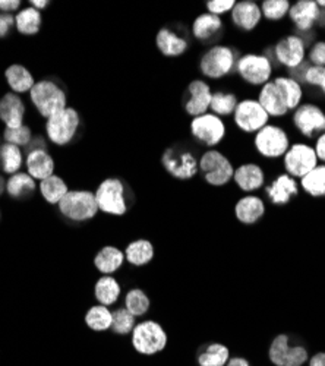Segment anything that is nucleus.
I'll use <instances>...</instances> for the list:
<instances>
[{
  "label": "nucleus",
  "instance_id": "f257e3e1",
  "mask_svg": "<svg viewBox=\"0 0 325 366\" xmlns=\"http://www.w3.org/2000/svg\"><path fill=\"white\" fill-rule=\"evenodd\" d=\"M234 71L246 85L259 89L273 79L274 64L264 53H245L238 57Z\"/></svg>",
  "mask_w": 325,
  "mask_h": 366
},
{
  "label": "nucleus",
  "instance_id": "f03ea898",
  "mask_svg": "<svg viewBox=\"0 0 325 366\" xmlns=\"http://www.w3.org/2000/svg\"><path fill=\"white\" fill-rule=\"evenodd\" d=\"M290 137L287 131L274 124L265 125L259 129L252 139V145L256 154L265 160H280L284 157L290 147Z\"/></svg>",
  "mask_w": 325,
  "mask_h": 366
},
{
  "label": "nucleus",
  "instance_id": "7ed1b4c3",
  "mask_svg": "<svg viewBox=\"0 0 325 366\" xmlns=\"http://www.w3.org/2000/svg\"><path fill=\"white\" fill-rule=\"evenodd\" d=\"M236 62H238V53L233 47L216 44L202 54L199 71L205 78L221 79L234 71Z\"/></svg>",
  "mask_w": 325,
  "mask_h": 366
},
{
  "label": "nucleus",
  "instance_id": "20e7f679",
  "mask_svg": "<svg viewBox=\"0 0 325 366\" xmlns=\"http://www.w3.org/2000/svg\"><path fill=\"white\" fill-rule=\"evenodd\" d=\"M204 180L211 187H224L233 180L234 166L230 159L219 149L205 151L198 160Z\"/></svg>",
  "mask_w": 325,
  "mask_h": 366
},
{
  "label": "nucleus",
  "instance_id": "39448f33",
  "mask_svg": "<svg viewBox=\"0 0 325 366\" xmlns=\"http://www.w3.org/2000/svg\"><path fill=\"white\" fill-rule=\"evenodd\" d=\"M33 104L43 117H51L66 109V94L51 81L36 82L29 91Z\"/></svg>",
  "mask_w": 325,
  "mask_h": 366
},
{
  "label": "nucleus",
  "instance_id": "423d86ee",
  "mask_svg": "<svg viewBox=\"0 0 325 366\" xmlns=\"http://www.w3.org/2000/svg\"><path fill=\"white\" fill-rule=\"evenodd\" d=\"M281 162L284 173H287L296 180L302 179L305 174H308L312 169H315L319 164L314 145L304 141L290 144Z\"/></svg>",
  "mask_w": 325,
  "mask_h": 366
},
{
  "label": "nucleus",
  "instance_id": "0eeeda50",
  "mask_svg": "<svg viewBox=\"0 0 325 366\" xmlns=\"http://www.w3.org/2000/svg\"><path fill=\"white\" fill-rule=\"evenodd\" d=\"M274 60L277 65L283 66L284 69L293 71L299 68L306 62V41L299 34H287L277 40L271 50Z\"/></svg>",
  "mask_w": 325,
  "mask_h": 366
},
{
  "label": "nucleus",
  "instance_id": "6e6552de",
  "mask_svg": "<svg viewBox=\"0 0 325 366\" xmlns=\"http://www.w3.org/2000/svg\"><path fill=\"white\" fill-rule=\"evenodd\" d=\"M132 345L139 355L153 356L167 345V334L156 321H142L132 331Z\"/></svg>",
  "mask_w": 325,
  "mask_h": 366
},
{
  "label": "nucleus",
  "instance_id": "1a4fd4ad",
  "mask_svg": "<svg viewBox=\"0 0 325 366\" xmlns=\"http://www.w3.org/2000/svg\"><path fill=\"white\" fill-rule=\"evenodd\" d=\"M59 209L72 222L91 220L99 211L96 194L90 191H69L59 202Z\"/></svg>",
  "mask_w": 325,
  "mask_h": 366
},
{
  "label": "nucleus",
  "instance_id": "9d476101",
  "mask_svg": "<svg viewBox=\"0 0 325 366\" xmlns=\"http://www.w3.org/2000/svg\"><path fill=\"white\" fill-rule=\"evenodd\" d=\"M293 127L302 138L315 139L325 132V110L311 102H304L291 114Z\"/></svg>",
  "mask_w": 325,
  "mask_h": 366
},
{
  "label": "nucleus",
  "instance_id": "9b49d317",
  "mask_svg": "<svg viewBox=\"0 0 325 366\" xmlns=\"http://www.w3.org/2000/svg\"><path fill=\"white\" fill-rule=\"evenodd\" d=\"M236 128L246 135H255L259 129L270 124V116L265 113L256 99H244L236 106L233 113Z\"/></svg>",
  "mask_w": 325,
  "mask_h": 366
},
{
  "label": "nucleus",
  "instance_id": "f8f14e48",
  "mask_svg": "<svg viewBox=\"0 0 325 366\" xmlns=\"http://www.w3.org/2000/svg\"><path fill=\"white\" fill-rule=\"evenodd\" d=\"M191 132L198 142L211 149L223 142L227 134V128L221 117L209 112L192 119Z\"/></svg>",
  "mask_w": 325,
  "mask_h": 366
},
{
  "label": "nucleus",
  "instance_id": "ddd939ff",
  "mask_svg": "<svg viewBox=\"0 0 325 366\" xmlns=\"http://www.w3.org/2000/svg\"><path fill=\"white\" fill-rule=\"evenodd\" d=\"M161 164L164 170L179 180H189L199 172L196 157L189 149L179 147H169L161 156Z\"/></svg>",
  "mask_w": 325,
  "mask_h": 366
},
{
  "label": "nucleus",
  "instance_id": "4468645a",
  "mask_svg": "<svg viewBox=\"0 0 325 366\" xmlns=\"http://www.w3.org/2000/svg\"><path fill=\"white\" fill-rule=\"evenodd\" d=\"M96 199L99 209L111 216H124L128 211L125 199V187L122 180L109 177L100 183L96 191Z\"/></svg>",
  "mask_w": 325,
  "mask_h": 366
},
{
  "label": "nucleus",
  "instance_id": "2eb2a0df",
  "mask_svg": "<svg viewBox=\"0 0 325 366\" xmlns=\"http://www.w3.org/2000/svg\"><path fill=\"white\" fill-rule=\"evenodd\" d=\"M79 127V114L75 109L66 107L51 116L46 122V132L49 139L56 145L69 144Z\"/></svg>",
  "mask_w": 325,
  "mask_h": 366
},
{
  "label": "nucleus",
  "instance_id": "dca6fc26",
  "mask_svg": "<svg viewBox=\"0 0 325 366\" xmlns=\"http://www.w3.org/2000/svg\"><path fill=\"white\" fill-rule=\"evenodd\" d=\"M269 356L276 366H302L308 360V350L304 346H290L289 335L279 334L271 342Z\"/></svg>",
  "mask_w": 325,
  "mask_h": 366
},
{
  "label": "nucleus",
  "instance_id": "f3484780",
  "mask_svg": "<svg viewBox=\"0 0 325 366\" xmlns=\"http://www.w3.org/2000/svg\"><path fill=\"white\" fill-rule=\"evenodd\" d=\"M321 14L316 0H298L291 4L287 18L299 33H311L319 25Z\"/></svg>",
  "mask_w": 325,
  "mask_h": 366
},
{
  "label": "nucleus",
  "instance_id": "a211bd4d",
  "mask_svg": "<svg viewBox=\"0 0 325 366\" xmlns=\"http://www.w3.org/2000/svg\"><path fill=\"white\" fill-rule=\"evenodd\" d=\"M229 16L231 24L242 33L255 31L262 21L261 6L255 0H241V2H236Z\"/></svg>",
  "mask_w": 325,
  "mask_h": 366
},
{
  "label": "nucleus",
  "instance_id": "6ab92c4d",
  "mask_svg": "<svg viewBox=\"0 0 325 366\" xmlns=\"http://www.w3.org/2000/svg\"><path fill=\"white\" fill-rule=\"evenodd\" d=\"M233 182L236 183V187L248 195V194H254L265 187L267 174H265L262 166H259L258 163L246 162L234 169Z\"/></svg>",
  "mask_w": 325,
  "mask_h": 366
},
{
  "label": "nucleus",
  "instance_id": "aec40b11",
  "mask_svg": "<svg viewBox=\"0 0 325 366\" xmlns=\"http://www.w3.org/2000/svg\"><path fill=\"white\" fill-rule=\"evenodd\" d=\"M299 182L287 173L277 174L270 185H267L264 189L265 197L274 205H287L291 198L299 195Z\"/></svg>",
  "mask_w": 325,
  "mask_h": 366
},
{
  "label": "nucleus",
  "instance_id": "412c9836",
  "mask_svg": "<svg viewBox=\"0 0 325 366\" xmlns=\"http://www.w3.org/2000/svg\"><path fill=\"white\" fill-rule=\"evenodd\" d=\"M213 99V89L204 79H195L188 85V100L185 102V110L189 116L196 117L210 112Z\"/></svg>",
  "mask_w": 325,
  "mask_h": 366
},
{
  "label": "nucleus",
  "instance_id": "4be33fe9",
  "mask_svg": "<svg viewBox=\"0 0 325 366\" xmlns=\"http://www.w3.org/2000/svg\"><path fill=\"white\" fill-rule=\"evenodd\" d=\"M255 99L265 110V113L270 116V119H280L290 113L280 88L273 79L258 89V96Z\"/></svg>",
  "mask_w": 325,
  "mask_h": 366
},
{
  "label": "nucleus",
  "instance_id": "5701e85b",
  "mask_svg": "<svg viewBox=\"0 0 325 366\" xmlns=\"http://www.w3.org/2000/svg\"><path fill=\"white\" fill-rule=\"evenodd\" d=\"M265 202L255 194L244 195L234 205V216L242 224H256L265 214Z\"/></svg>",
  "mask_w": 325,
  "mask_h": 366
},
{
  "label": "nucleus",
  "instance_id": "b1692460",
  "mask_svg": "<svg viewBox=\"0 0 325 366\" xmlns=\"http://www.w3.org/2000/svg\"><path fill=\"white\" fill-rule=\"evenodd\" d=\"M25 106L24 102L16 94H6L0 100V119L5 122L6 128L15 129L24 127Z\"/></svg>",
  "mask_w": 325,
  "mask_h": 366
},
{
  "label": "nucleus",
  "instance_id": "393cba45",
  "mask_svg": "<svg viewBox=\"0 0 325 366\" xmlns=\"http://www.w3.org/2000/svg\"><path fill=\"white\" fill-rule=\"evenodd\" d=\"M156 44L160 53L166 57L182 56L189 47V43L185 37L171 31L169 28H161L157 33Z\"/></svg>",
  "mask_w": 325,
  "mask_h": 366
},
{
  "label": "nucleus",
  "instance_id": "a878e982",
  "mask_svg": "<svg viewBox=\"0 0 325 366\" xmlns=\"http://www.w3.org/2000/svg\"><path fill=\"white\" fill-rule=\"evenodd\" d=\"M26 169L34 180H44L53 176L54 162L46 149H33L26 156Z\"/></svg>",
  "mask_w": 325,
  "mask_h": 366
},
{
  "label": "nucleus",
  "instance_id": "bb28decb",
  "mask_svg": "<svg viewBox=\"0 0 325 366\" xmlns=\"http://www.w3.org/2000/svg\"><path fill=\"white\" fill-rule=\"evenodd\" d=\"M223 19L209 12L201 14L192 24V34L199 41H211L223 31Z\"/></svg>",
  "mask_w": 325,
  "mask_h": 366
},
{
  "label": "nucleus",
  "instance_id": "cd10ccee",
  "mask_svg": "<svg viewBox=\"0 0 325 366\" xmlns=\"http://www.w3.org/2000/svg\"><path fill=\"white\" fill-rule=\"evenodd\" d=\"M273 81L280 88L289 112H294L304 103L305 93H304V85L301 82L293 79L289 75H277L276 78H273Z\"/></svg>",
  "mask_w": 325,
  "mask_h": 366
},
{
  "label": "nucleus",
  "instance_id": "c85d7f7f",
  "mask_svg": "<svg viewBox=\"0 0 325 366\" xmlns=\"http://www.w3.org/2000/svg\"><path fill=\"white\" fill-rule=\"evenodd\" d=\"M153 258H154V247L153 243L146 239L134 240L125 249V259L135 267L146 265L153 261Z\"/></svg>",
  "mask_w": 325,
  "mask_h": 366
},
{
  "label": "nucleus",
  "instance_id": "c756f323",
  "mask_svg": "<svg viewBox=\"0 0 325 366\" xmlns=\"http://www.w3.org/2000/svg\"><path fill=\"white\" fill-rule=\"evenodd\" d=\"M301 189L312 198L325 197V164H318L308 174L298 180Z\"/></svg>",
  "mask_w": 325,
  "mask_h": 366
},
{
  "label": "nucleus",
  "instance_id": "7c9ffc66",
  "mask_svg": "<svg viewBox=\"0 0 325 366\" xmlns=\"http://www.w3.org/2000/svg\"><path fill=\"white\" fill-rule=\"evenodd\" d=\"M125 262V252L114 247H104L94 258L97 269L103 274H113Z\"/></svg>",
  "mask_w": 325,
  "mask_h": 366
},
{
  "label": "nucleus",
  "instance_id": "2f4dec72",
  "mask_svg": "<svg viewBox=\"0 0 325 366\" xmlns=\"http://www.w3.org/2000/svg\"><path fill=\"white\" fill-rule=\"evenodd\" d=\"M96 299L100 302V305L104 307H110V305L116 303L121 296V285L111 276H103L97 283L94 289Z\"/></svg>",
  "mask_w": 325,
  "mask_h": 366
},
{
  "label": "nucleus",
  "instance_id": "473e14b6",
  "mask_svg": "<svg viewBox=\"0 0 325 366\" xmlns=\"http://www.w3.org/2000/svg\"><path fill=\"white\" fill-rule=\"evenodd\" d=\"M6 81L15 93H26L34 86V76L22 65H12L6 69Z\"/></svg>",
  "mask_w": 325,
  "mask_h": 366
},
{
  "label": "nucleus",
  "instance_id": "72a5a7b5",
  "mask_svg": "<svg viewBox=\"0 0 325 366\" xmlns=\"http://www.w3.org/2000/svg\"><path fill=\"white\" fill-rule=\"evenodd\" d=\"M40 192L49 204H59L62 201V198L69 192V189L62 177L53 174V176L41 180Z\"/></svg>",
  "mask_w": 325,
  "mask_h": 366
},
{
  "label": "nucleus",
  "instance_id": "f704fd0d",
  "mask_svg": "<svg viewBox=\"0 0 325 366\" xmlns=\"http://www.w3.org/2000/svg\"><path fill=\"white\" fill-rule=\"evenodd\" d=\"M6 191L12 198H24L36 191V180L28 173H15L6 182Z\"/></svg>",
  "mask_w": 325,
  "mask_h": 366
},
{
  "label": "nucleus",
  "instance_id": "c9c22d12",
  "mask_svg": "<svg viewBox=\"0 0 325 366\" xmlns=\"http://www.w3.org/2000/svg\"><path fill=\"white\" fill-rule=\"evenodd\" d=\"M15 25L18 31L25 36H34L40 31L41 25V15L37 9L25 8L15 16Z\"/></svg>",
  "mask_w": 325,
  "mask_h": 366
},
{
  "label": "nucleus",
  "instance_id": "e433bc0d",
  "mask_svg": "<svg viewBox=\"0 0 325 366\" xmlns=\"http://www.w3.org/2000/svg\"><path fill=\"white\" fill-rule=\"evenodd\" d=\"M238 103H239L238 96H236L234 93H227V91H216V93H213L210 110H211V113H214L219 117L233 116Z\"/></svg>",
  "mask_w": 325,
  "mask_h": 366
},
{
  "label": "nucleus",
  "instance_id": "4c0bfd02",
  "mask_svg": "<svg viewBox=\"0 0 325 366\" xmlns=\"http://www.w3.org/2000/svg\"><path fill=\"white\" fill-rule=\"evenodd\" d=\"M229 357L230 352L224 345L213 343L199 353L198 363L199 366H224L229 362Z\"/></svg>",
  "mask_w": 325,
  "mask_h": 366
},
{
  "label": "nucleus",
  "instance_id": "58836bf2",
  "mask_svg": "<svg viewBox=\"0 0 325 366\" xmlns=\"http://www.w3.org/2000/svg\"><path fill=\"white\" fill-rule=\"evenodd\" d=\"M85 322L93 331H106L111 328L113 312L104 305H97L86 312Z\"/></svg>",
  "mask_w": 325,
  "mask_h": 366
},
{
  "label": "nucleus",
  "instance_id": "ea45409f",
  "mask_svg": "<svg viewBox=\"0 0 325 366\" xmlns=\"http://www.w3.org/2000/svg\"><path fill=\"white\" fill-rule=\"evenodd\" d=\"M22 166L21 148L12 144H4L0 147V167L5 173L15 174Z\"/></svg>",
  "mask_w": 325,
  "mask_h": 366
},
{
  "label": "nucleus",
  "instance_id": "a19ab883",
  "mask_svg": "<svg viewBox=\"0 0 325 366\" xmlns=\"http://www.w3.org/2000/svg\"><path fill=\"white\" fill-rule=\"evenodd\" d=\"M262 19L270 22H280L287 18L291 2L289 0H264L259 4Z\"/></svg>",
  "mask_w": 325,
  "mask_h": 366
},
{
  "label": "nucleus",
  "instance_id": "79ce46f5",
  "mask_svg": "<svg viewBox=\"0 0 325 366\" xmlns=\"http://www.w3.org/2000/svg\"><path fill=\"white\" fill-rule=\"evenodd\" d=\"M151 307L150 297L141 289H132L125 296V308L136 318L149 312Z\"/></svg>",
  "mask_w": 325,
  "mask_h": 366
},
{
  "label": "nucleus",
  "instance_id": "37998d69",
  "mask_svg": "<svg viewBox=\"0 0 325 366\" xmlns=\"http://www.w3.org/2000/svg\"><path fill=\"white\" fill-rule=\"evenodd\" d=\"M135 325H136L135 317L126 308H119L113 312V322H111L113 332L126 335L134 331Z\"/></svg>",
  "mask_w": 325,
  "mask_h": 366
},
{
  "label": "nucleus",
  "instance_id": "c03bdc74",
  "mask_svg": "<svg viewBox=\"0 0 325 366\" xmlns=\"http://www.w3.org/2000/svg\"><path fill=\"white\" fill-rule=\"evenodd\" d=\"M302 85H308L311 88L318 89L319 93L325 97V68L308 65L304 75Z\"/></svg>",
  "mask_w": 325,
  "mask_h": 366
},
{
  "label": "nucleus",
  "instance_id": "a18cd8bd",
  "mask_svg": "<svg viewBox=\"0 0 325 366\" xmlns=\"http://www.w3.org/2000/svg\"><path fill=\"white\" fill-rule=\"evenodd\" d=\"M4 137H5L6 144H12V145H16V147H26L29 142L33 141L31 129H29L25 125L21 127V128H15V129L6 128Z\"/></svg>",
  "mask_w": 325,
  "mask_h": 366
},
{
  "label": "nucleus",
  "instance_id": "49530a36",
  "mask_svg": "<svg viewBox=\"0 0 325 366\" xmlns=\"http://www.w3.org/2000/svg\"><path fill=\"white\" fill-rule=\"evenodd\" d=\"M308 64L312 66L325 68V40L314 41L306 53Z\"/></svg>",
  "mask_w": 325,
  "mask_h": 366
},
{
  "label": "nucleus",
  "instance_id": "de8ad7c7",
  "mask_svg": "<svg viewBox=\"0 0 325 366\" xmlns=\"http://www.w3.org/2000/svg\"><path fill=\"white\" fill-rule=\"evenodd\" d=\"M234 5H236V0H210V2L205 4V8L209 14L221 18L223 15L230 14Z\"/></svg>",
  "mask_w": 325,
  "mask_h": 366
},
{
  "label": "nucleus",
  "instance_id": "09e8293b",
  "mask_svg": "<svg viewBox=\"0 0 325 366\" xmlns=\"http://www.w3.org/2000/svg\"><path fill=\"white\" fill-rule=\"evenodd\" d=\"M14 25L15 18L11 14H0V39H5Z\"/></svg>",
  "mask_w": 325,
  "mask_h": 366
},
{
  "label": "nucleus",
  "instance_id": "8fccbe9b",
  "mask_svg": "<svg viewBox=\"0 0 325 366\" xmlns=\"http://www.w3.org/2000/svg\"><path fill=\"white\" fill-rule=\"evenodd\" d=\"M315 152H316V157L318 162L321 164H325V132H322L321 135H318L315 138V144H314Z\"/></svg>",
  "mask_w": 325,
  "mask_h": 366
},
{
  "label": "nucleus",
  "instance_id": "3c124183",
  "mask_svg": "<svg viewBox=\"0 0 325 366\" xmlns=\"http://www.w3.org/2000/svg\"><path fill=\"white\" fill-rule=\"evenodd\" d=\"M21 2L19 0H0V11L4 12H11V11H16L19 8Z\"/></svg>",
  "mask_w": 325,
  "mask_h": 366
},
{
  "label": "nucleus",
  "instance_id": "603ef678",
  "mask_svg": "<svg viewBox=\"0 0 325 366\" xmlns=\"http://www.w3.org/2000/svg\"><path fill=\"white\" fill-rule=\"evenodd\" d=\"M309 366H325V353H316L312 356Z\"/></svg>",
  "mask_w": 325,
  "mask_h": 366
},
{
  "label": "nucleus",
  "instance_id": "864d4df0",
  "mask_svg": "<svg viewBox=\"0 0 325 366\" xmlns=\"http://www.w3.org/2000/svg\"><path fill=\"white\" fill-rule=\"evenodd\" d=\"M227 366H251L249 362L244 357H233L227 362Z\"/></svg>",
  "mask_w": 325,
  "mask_h": 366
},
{
  "label": "nucleus",
  "instance_id": "5fc2aeb1",
  "mask_svg": "<svg viewBox=\"0 0 325 366\" xmlns=\"http://www.w3.org/2000/svg\"><path fill=\"white\" fill-rule=\"evenodd\" d=\"M31 5H33V8L34 9H44V8H47V5H49V2H40V0H33L31 2Z\"/></svg>",
  "mask_w": 325,
  "mask_h": 366
},
{
  "label": "nucleus",
  "instance_id": "6e6d98bb",
  "mask_svg": "<svg viewBox=\"0 0 325 366\" xmlns=\"http://www.w3.org/2000/svg\"><path fill=\"white\" fill-rule=\"evenodd\" d=\"M5 188H6V182H5V179L2 176H0V195L4 194Z\"/></svg>",
  "mask_w": 325,
  "mask_h": 366
},
{
  "label": "nucleus",
  "instance_id": "4d7b16f0",
  "mask_svg": "<svg viewBox=\"0 0 325 366\" xmlns=\"http://www.w3.org/2000/svg\"><path fill=\"white\" fill-rule=\"evenodd\" d=\"M316 4L321 11H325V0H316Z\"/></svg>",
  "mask_w": 325,
  "mask_h": 366
},
{
  "label": "nucleus",
  "instance_id": "13d9d810",
  "mask_svg": "<svg viewBox=\"0 0 325 366\" xmlns=\"http://www.w3.org/2000/svg\"><path fill=\"white\" fill-rule=\"evenodd\" d=\"M322 26H324V33H325V22H324V25H322Z\"/></svg>",
  "mask_w": 325,
  "mask_h": 366
}]
</instances>
